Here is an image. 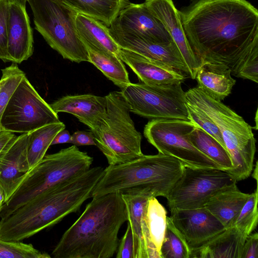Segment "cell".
Segmentation results:
<instances>
[{"label": "cell", "instance_id": "cell-29", "mask_svg": "<svg viewBox=\"0 0 258 258\" xmlns=\"http://www.w3.org/2000/svg\"><path fill=\"white\" fill-rule=\"evenodd\" d=\"M188 138L197 149L217 163L221 169L229 171L233 168L227 149L201 127L196 125L188 135Z\"/></svg>", "mask_w": 258, "mask_h": 258}, {"label": "cell", "instance_id": "cell-11", "mask_svg": "<svg viewBox=\"0 0 258 258\" xmlns=\"http://www.w3.org/2000/svg\"><path fill=\"white\" fill-rule=\"evenodd\" d=\"M236 182L224 170L184 166L181 177L166 198L170 209L199 208L217 193L236 185Z\"/></svg>", "mask_w": 258, "mask_h": 258}, {"label": "cell", "instance_id": "cell-34", "mask_svg": "<svg viewBox=\"0 0 258 258\" xmlns=\"http://www.w3.org/2000/svg\"><path fill=\"white\" fill-rule=\"evenodd\" d=\"M51 255L31 244L0 239V258H50Z\"/></svg>", "mask_w": 258, "mask_h": 258}, {"label": "cell", "instance_id": "cell-35", "mask_svg": "<svg viewBox=\"0 0 258 258\" xmlns=\"http://www.w3.org/2000/svg\"><path fill=\"white\" fill-rule=\"evenodd\" d=\"M188 117L197 125L214 138L225 149L221 134L214 121L203 111L198 107L186 102Z\"/></svg>", "mask_w": 258, "mask_h": 258}, {"label": "cell", "instance_id": "cell-13", "mask_svg": "<svg viewBox=\"0 0 258 258\" xmlns=\"http://www.w3.org/2000/svg\"><path fill=\"white\" fill-rule=\"evenodd\" d=\"M110 35L121 48L138 53L171 68L187 78L189 70L174 42L161 43L109 28Z\"/></svg>", "mask_w": 258, "mask_h": 258}, {"label": "cell", "instance_id": "cell-32", "mask_svg": "<svg viewBox=\"0 0 258 258\" xmlns=\"http://www.w3.org/2000/svg\"><path fill=\"white\" fill-rule=\"evenodd\" d=\"M258 191L250 194L232 226L236 227L246 236L256 228L258 222Z\"/></svg>", "mask_w": 258, "mask_h": 258}, {"label": "cell", "instance_id": "cell-42", "mask_svg": "<svg viewBox=\"0 0 258 258\" xmlns=\"http://www.w3.org/2000/svg\"><path fill=\"white\" fill-rule=\"evenodd\" d=\"M4 204V196L2 189L0 188V205Z\"/></svg>", "mask_w": 258, "mask_h": 258}, {"label": "cell", "instance_id": "cell-14", "mask_svg": "<svg viewBox=\"0 0 258 258\" xmlns=\"http://www.w3.org/2000/svg\"><path fill=\"white\" fill-rule=\"evenodd\" d=\"M169 217L191 248L198 247L226 228L205 207L191 209H170Z\"/></svg>", "mask_w": 258, "mask_h": 258}, {"label": "cell", "instance_id": "cell-21", "mask_svg": "<svg viewBox=\"0 0 258 258\" xmlns=\"http://www.w3.org/2000/svg\"><path fill=\"white\" fill-rule=\"evenodd\" d=\"M148 198L142 196H130L124 200L127 222L133 233L134 254L137 257L161 258L154 248L148 235L146 221V209Z\"/></svg>", "mask_w": 258, "mask_h": 258}, {"label": "cell", "instance_id": "cell-20", "mask_svg": "<svg viewBox=\"0 0 258 258\" xmlns=\"http://www.w3.org/2000/svg\"><path fill=\"white\" fill-rule=\"evenodd\" d=\"M119 56L136 74L141 83L151 86L182 83L181 73L133 51L120 48Z\"/></svg>", "mask_w": 258, "mask_h": 258}, {"label": "cell", "instance_id": "cell-4", "mask_svg": "<svg viewBox=\"0 0 258 258\" xmlns=\"http://www.w3.org/2000/svg\"><path fill=\"white\" fill-rule=\"evenodd\" d=\"M184 167L178 159L160 153L143 155L121 164L109 165L91 198L112 192L166 198L181 177Z\"/></svg>", "mask_w": 258, "mask_h": 258}, {"label": "cell", "instance_id": "cell-1", "mask_svg": "<svg viewBox=\"0 0 258 258\" xmlns=\"http://www.w3.org/2000/svg\"><path fill=\"white\" fill-rule=\"evenodd\" d=\"M189 44L203 61L258 82V11L246 0H196L179 11Z\"/></svg>", "mask_w": 258, "mask_h": 258}, {"label": "cell", "instance_id": "cell-33", "mask_svg": "<svg viewBox=\"0 0 258 258\" xmlns=\"http://www.w3.org/2000/svg\"><path fill=\"white\" fill-rule=\"evenodd\" d=\"M2 83L0 88V130H2L1 120L2 114L13 93L25 74L17 63H13L2 70Z\"/></svg>", "mask_w": 258, "mask_h": 258}, {"label": "cell", "instance_id": "cell-22", "mask_svg": "<svg viewBox=\"0 0 258 258\" xmlns=\"http://www.w3.org/2000/svg\"><path fill=\"white\" fill-rule=\"evenodd\" d=\"M247 237L234 226L226 228L202 245L191 248L190 258H241Z\"/></svg>", "mask_w": 258, "mask_h": 258}, {"label": "cell", "instance_id": "cell-15", "mask_svg": "<svg viewBox=\"0 0 258 258\" xmlns=\"http://www.w3.org/2000/svg\"><path fill=\"white\" fill-rule=\"evenodd\" d=\"M145 6L163 25L179 51L189 72L195 79L202 61L195 54L186 37L181 17L172 0H145Z\"/></svg>", "mask_w": 258, "mask_h": 258}, {"label": "cell", "instance_id": "cell-43", "mask_svg": "<svg viewBox=\"0 0 258 258\" xmlns=\"http://www.w3.org/2000/svg\"><path fill=\"white\" fill-rule=\"evenodd\" d=\"M3 204H1V205H0V213H1V210H2V207H3Z\"/></svg>", "mask_w": 258, "mask_h": 258}, {"label": "cell", "instance_id": "cell-10", "mask_svg": "<svg viewBox=\"0 0 258 258\" xmlns=\"http://www.w3.org/2000/svg\"><path fill=\"white\" fill-rule=\"evenodd\" d=\"M181 82L151 86L132 83L121 89L130 112L149 119L188 120L185 92Z\"/></svg>", "mask_w": 258, "mask_h": 258}, {"label": "cell", "instance_id": "cell-9", "mask_svg": "<svg viewBox=\"0 0 258 258\" xmlns=\"http://www.w3.org/2000/svg\"><path fill=\"white\" fill-rule=\"evenodd\" d=\"M196 124L188 120L153 119L144 129V135L159 153L171 156L184 166L194 168L220 169L214 161L197 149L188 135Z\"/></svg>", "mask_w": 258, "mask_h": 258}, {"label": "cell", "instance_id": "cell-7", "mask_svg": "<svg viewBox=\"0 0 258 258\" xmlns=\"http://www.w3.org/2000/svg\"><path fill=\"white\" fill-rule=\"evenodd\" d=\"M105 97L106 115L92 131L96 146L110 165L125 163L143 156L142 135L136 128L121 92H110Z\"/></svg>", "mask_w": 258, "mask_h": 258}, {"label": "cell", "instance_id": "cell-23", "mask_svg": "<svg viewBox=\"0 0 258 258\" xmlns=\"http://www.w3.org/2000/svg\"><path fill=\"white\" fill-rule=\"evenodd\" d=\"M230 69L219 62L203 61L195 79L198 86L214 99L221 101L231 92L236 80Z\"/></svg>", "mask_w": 258, "mask_h": 258}, {"label": "cell", "instance_id": "cell-30", "mask_svg": "<svg viewBox=\"0 0 258 258\" xmlns=\"http://www.w3.org/2000/svg\"><path fill=\"white\" fill-rule=\"evenodd\" d=\"M167 217L166 210L156 198H149L146 209L147 231L151 244L160 254L166 228Z\"/></svg>", "mask_w": 258, "mask_h": 258}, {"label": "cell", "instance_id": "cell-18", "mask_svg": "<svg viewBox=\"0 0 258 258\" xmlns=\"http://www.w3.org/2000/svg\"><path fill=\"white\" fill-rule=\"evenodd\" d=\"M28 133L16 136L0 154V188L4 204L30 169L27 159Z\"/></svg>", "mask_w": 258, "mask_h": 258}, {"label": "cell", "instance_id": "cell-26", "mask_svg": "<svg viewBox=\"0 0 258 258\" xmlns=\"http://www.w3.org/2000/svg\"><path fill=\"white\" fill-rule=\"evenodd\" d=\"M76 25L81 40L96 48L119 57L120 47L110 35L109 29L103 23L91 17L78 14Z\"/></svg>", "mask_w": 258, "mask_h": 258}, {"label": "cell", "instance_id": "cell-28", "mask_svg": "<svg viewBox=\"0 0 258 258\" xmlns=\"http://www.w3.org/2000/svg\"><path fill=\"white\" fill-rule=\"evenodd\" d=\"M65 128V124L59 121L28 133L27 159L30 169L43 158L56 135Z\"/></svg>", "mask_w": 258, "mask_h": 258}, {"label": "cell", "instance_id": "cell-31", "mask_svg": "<svg viewBox=\"0 0 258 258\" xmlns=\"http://www.w3.org/2000/svg\"><path fill=\"white\" fill-rule=\"evenodd\" d=\"M161 258H190L191 249L183 236L175 227L169 217L160 248Z\"/></svg>", "mask_w": 258, "mask_h": 258}, {"label": "cell", "instance_id": "cell-41", "mask_svg": "<svg viewBox=\"0 0 258 258\" xmlns=\"http://www.w3.org/2000/svg\"><path fill=\"white\" fill-rule=\"evenodd\" d=\"M71 135L68 131L63 129L59 131L52 140L51 145L63 143H70Z\"/></svg>", "mask_w": 258, "mask_h": 258}, {"label": "cell", "instance_id": "cell-8", "mask_svg": "<svg viewBox=\"0 0 258 258\" xmlns=\"http://www.w3.org/2000/svg\"><path fill=\"white\" fill-rule=\"evenodd\" d=\"M35 29L47 44L71 61L89 62L87 50L77 30V13L51 0H27Z\"/></svg>", "mask_w": 258, "mask_h": 258}, {"label": "cell", "instance_id": "cell-16", "mask_svg": "<svg viewBox=\"0 0 258 258\" xmlns=\"http://www.w3.org/2000/svg\"><path fill=\"white\" fill-rule=\"evenodd\" d=\"M110 27L153 41L174 42L162 24L144 3H130L121 10Z\"/></svg>", "mask_w": 258, "mask_h": 258}, {"label": "cell", "instance_id": "cell-6", "mask_svg": "<svg viewBox=\"0 0 258 258\" xmlns=\"http://www.w3.org/2000/svg\"><path fill=\"white\" fill-rule=\"evenodd\" d=\"M93 161V157L75 145L45 155L28 171L12 196L3 204L0 217L48 189L87 171Z\"/></svg>", "mask_w": 258, "mask_h": 258}, {"label": "cell", "instance_id": "cell-19", "mask_svg": "<svg viewBox=\"0 0 258 258\" xmlns=\"http://www.w3.org/2000/svg\"><path fill=\"white\" fill-rule=\"evenodd\" d=\"M49 105L56 113L63 112L73 115L93 131L106 115L107 100L105 96L90 94L67 95Z\"/></svg>", "mask_w": 258, "mask_h": 258}, {"label": "cell", "instance_id": "cell-37", "mask_svg": "<svg viewBox=\"0 0 258 258\" xmlns=\"http://www.w3.org/2000/svg\"><path fill=\"white\" fill-rule=\"evenodd\" d=\"M116 252V258H134L133 233L128 222L125 232L119 241Z\"/></svg>", "mask_w": 258, "mask_h": 258}, {"label": "cell", "instance_id": "cell-40", "mask_svg": "<svg viewBox=\"0 0 258 258\" xmlns=\"http://www.w3.org/2000/svg\"><path fill=\"white\" fill-rule=\"evenodd\" d=\"M15 136L13 133L4 130H0V154Z\"/></svg>", "mask_w": 258, "mask_h": 258}, {"label": "cell", "instance_id": "cell-3", "mask_svg": "<svg viewBox=\"0 0 258 258\" xmlns=\"http://www.w3.org/2000/svg\"><path fill=\"white\" fill-rule=\"evenodd\" d=\"M127 221L121 194L92 198L51 252L54 258H110L116 252L118 234Z\"/></svg>", "mask_w": 258, "mask_h": 258}, {"label": "cell", "instance_id": "cell-36", "mask_svg": "<svg viewBox=\"0 0 258 258\" xmlns=\"http://www.w3.org/2000/svg\"><path fill=\"white\" fill-rule=\"evenodd\" d=\"M10 0H0V59L11 61L8 52L7 21Z\"/></svg>", "mask_w": 258, "mask_h": 258}, {"label": "cell", "instance_id": "cell-25", "mask_svg": "<svg viewBox=\"0 0 258 258\" xmlns=\"http://www.w3.org/2000/svg\"><path fill=\"white\" fill-rule=\"evenodd\" d=\"M249 195L235 185L217 193L204 207L227 228L232 226Z\"/></svg>", "mask_w": 258, "mask_h": 258}, {"label": "cell", "instance_id": "cell-2", "mask_svg": "<svg viewBox=\"0 0 258 258\" xmlns=\"http://www.w3.org/2000/svg\"><path fill=\"white\" fill-rule=\"evenodd\" d=\"M96 166L41 193L1 218L0 239L21 241L79 211L104 173Z\"/></svg>", "mask_w": 258, "mask_h": 258}, {"label": "cell", "instance_id": "cell-27", "mask_svg": "<svg viewBox=\"0 0 258 258\" xmlns=\"http://www.w3.org/2000/svg\"><path fill=\"white\" fill-rule=\"evenodd\" d=\"M81 40L87 50L89 62L95 66L108 80L121 89L131 83L125 65L119 57Z\"/></svg>", "mask_w": 258, "mask_h": 258}, {"label": "cell", "instance_id": "cell-38", "mask_svg": "<svg viewBox=\"0 0 258 258\" xmlns=\"http://www.w3.org/2000/svg\"><path fill=\"white\" fill-rule=\"evenodd\" d=\"M241 258H258V234L249 235L243 245Z\"/></svg>", "mask_w": 258, "mask_h": 258}, {"label": "cell", "instance_id": "cell-39", "mask_svg": "<svg viewBox=\"0 0 258 258\" xmlns=\"http://www.w3.org/2000/svg\"><path fill=\"white\" fill-rule=\"evenodd\" d=\"M76 146L95 145L93 132L78 131L71 135V143Z\"/></svg>", "mask_w": 258, "mask_h": 258}, {"label": "cell", "instance_id": "cell-24", "mask_svg": "<svg viewBox=\"0 0 258 258\" xmlns=\"http://www.w3.org/2000/svg\"><path fill=\"white\" fill-rule=\"evenodd\" d=\"M56 4L100 21L109 28L128 0H51Z\"/></svg>", "mask_w": 258, "mask_h": 258}, {"label": "cell", "instance_id": "cell-45", "mask_svg": "<svg viewBox=\"0 0 258 258\" xmlns=\"http://www.w3.org/2000/svg\"><path fill=\"white\" fill-rule=\"evenodd\" d=\"M25 1H27V0H25Z\"/></svg>", "mask_w": 258, "mask_h": 258}, {"label": "cell", "instance_id": "cell-17", "mask_svg": "<svg viewBox=\"0 0 258 258\" xmlns=\"http://www.w3.org/2000/svg\"><path fill=\"white\" fill-rule=\"evenodd\" d=\"M25 0H10L7 21L8 52L11 61L20 63L33 53V35Z\"/></svg>", "mask_w": 258, "mask_h": 258}, {"label": "cell", "instance_id": "cell-12", "mask_svg": "<svg viewBox=\"0 0 258 258\" xmlns=\"http://www.w3.org/2000/svg\"><path fill=\"white\" fill-rule=\"evenodd\" d=\"M59 121L57 113L40 96L25 75L9 100L1 123L2 130L23 134Z\"/></svg>", "mask_w": 258, "mask_h": 258}, {"label": "cell", "instance_id": "cell-5", "mask_svg": "<svg viewBox=\"0 0 258 258\" xmlns=\"http://www.w3.org/2000/svg\"><path fill=\"white\" fill-rule=\"evenodd\" d=\"M186 102L205 112L216 124L228 152L233 168L228 171L237 181L249 176L253 169L256 140L251 126L227 106L197 86L185 93Z\"/></svg>", "mask_w": 258, "mask_h": 258}, {"label": "cell", "instance_id": "cell-44", "mask_svg": "<svg viewBox=\"0 0 258 258\" xmlns=\"http://www.w3.org/2000/svg\"><path fill=\"white\" fill-rule=\"evenodd\" d=\"M2 81L1 80V79H0V88L1 87V85H2Z\"/></svg>", "mask_w": 258, "mask_h": 258}]
</instances>
